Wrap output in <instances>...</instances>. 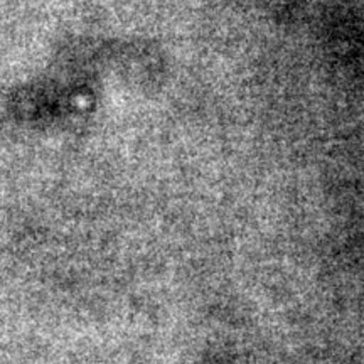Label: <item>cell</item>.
Masks as SVG:
<instances>
[]
</instances>
